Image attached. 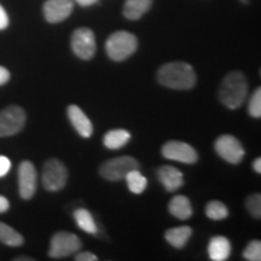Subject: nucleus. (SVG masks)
<instances>
[{"label": "nucleus", "mask_w": 261, "mask_h": 261, "mask_svg": "<svg viewBox=\"0 0 261 261\" xmlns=\"http://www.w3.org/2000/svg\"><path fill=\"white\" fill-rule=\"evenodd\" d=\"M158 81L162 86L172 90H190L196 85L197 75L189 63L171 62L160 68Z\"/></svg>", "instance_id": "1"}, {"label": "nucleus", "mask_w": 261, "mask_h": 261, "mask_svg": "<svg viewBox=\"0 0 261 261\" xmlns=\"http://www.w3.org/2000/svg\"><path fill=\"white\" fill-rule=\"evenodd\" d=\"M248 94V81L242 71H230L221 81L219 99L228 109H238L246 100Z\"/></svg>", "instance_id": "2"}, {"label": "nucleus", "mask_w": 261, "mask_h": 261, "mask_svg": "<svg viewBox=\"0 0 261 261\" xmlns=\"http://www.w3.org/2000/svg\"><path fill=\"white\" fill-rule=\"evenodd\" d=\"M138 47L136 35L126 31L113 33L106 42L108 57L115 62H122L132 56Z\"/></svg>", "instance_id": "3"}, {"label": "nucleus", "mask_w": 261, "mask_h": 261, "mask_svg": "<svg viewBox=\"0 0 261 261\" xmlns=\"http://www.w3.org/2000/svg\"><path fill=\"white\" fill-rule=\"evenodd\" d=\"M139 169V162L132 156H120L103 162L99 167V174L109 181H120L129 172Z\"/></svg>", "instance_id": "4"}, {"label": "nucleus", "mask_w": 261, "mask_h": 261, "mask_svg": "<svg viewBox=\"0 0 261 261\" xmlns=\"http://www.w3.org/2000/svg\"><path fill=\"white\" fill-rule=\"evenodd\" d=\"M42 185L47 191H60L68 180V171L65 165L58 159H50L42 168Z\"/></svg>", "instance_id": "5"}, {"label": "nucleus", "mask_w": 261, "mask_h": 261, "mask_svg": "<svg viewBox=\"0 0 261 261\" xmlns=\"http://www.w3.org/2000/svg\"><path fill=\"white\" fill-rule=\"evenodd\" d=\"M81 247H83V242L76 234L61 231V232L55 233L51 238L48 256L52 259H63L76 253Z\"/></svg>", "instance_id": "6"}, {"label": "nucleus", "mask_w": 261, "mask_h": 261, "mask_svg": "<svg viewBox=\"0 0 261 261\" xmlns=\"http://www.w3.org/2000/svg\"><path fill=\"white\" fill-rule=\"evenodd\" d=\"M25 112L18 106H10L0 112V137L17 135L25 125Z\"/></svg>", "instance_id": "7"}, {"label": "nucleus", "mask_w": 261, "mask_h": 261, "mask_svg": "<svg viewBox=\"0 0 261 261\" xmlns=\"http://www.w3.org/2000/svg\"><path fill=\"white\" fill-rule=\"evenodd\" d=\"M215 151L221 159L232 165H238L242 162V160L246 155L243 145L236 137L230 135L220 136L215 140L214 144Z\"/></svg>", "instance_id": "8"}, {"label": "nucleus", "mask_w": 261, "mask_h": 261, "mask_svg": "<svg viewBox=\"0 0 261 261\" xmlns=\"http://www.w3.org/2000/svg\"><path fill=\"white\" fill-rule=\"evenodd\" d=\"M71 50L81 60L89 61L96 54V38L89 28L76 29L71 35Z\"/></svg>", "instance_id": "9"}, {"label": "nucleus", "mask_w": 261, "mask_h": 261, "mask_svg": "<svg viewBox=\"0 0 261 261\" xmlns=\"http://www.w3.org/2000/svg\"><path fill=\"white\" fill-rule=\"evenodd\" d=\"M163 158L181 163L192 165L198 161L197 151L188 143L180 140H169L162 146Z\"/></svg>", "instance_id": "10"}, {"label": "nucleus", "mask_w": 261, "mask_h": 261, "mask_svg": "<svg viewBox=\"0 0 261 261\" xmlns=\"http://www.w3.org/2000/svg\"><path fill=\"white\" fill-rule=\"evenodd\" d=\"M37 169L31 161H23L18 167V191L23 200H31L37 191Z\"/></svg>", "instance_id": "11"}, {"label": "nucleus", "mask_w": 261, "mask_h": 261, "mask_svg": "<svg viewBox=\"0 0 261 261\" xmlns=\"http://www.w3.org/2000/svg\"><path fill=\"white\" fill-rule=\"evenodd\" d=\"M73 10V0H46L42 6V12L48 23L63 22L71 15Z\"/></svg>", "instance_id": "12"}, {"label": "nucleus", "mask_w": 261, "mask_h": 261, "mask_svg": "<svg viewBox=\"0 0 261 261\" xmlns=\"http://www.w3.org/2000/svg\"><path fill=\"white\" fill-rule=\"evenodd\" d=\"M68 117H69V121L71 126L74 127L79 135L83 138H90L93 135V126L92 122L89 117L86 116V114L83 112V109H80L77 106H71L68 107Z\"/></svg>", "instance_id": "13"}, {"label": "nucleus", "mask_w": 261, "mask_h": 261, "mask_svg": "<svg viewBox=\"0 0 261 261\" xmlns=\"http://www.w3.org/2000/svg\"><path fill=\"white\" fill-rule=\"evenodd\" d=\"M158 177L163 188L169 192L177 191L184 184V177L182 173L172 166H162L159 168Z\"/></svg>", "instance_id": "14"}, {"label": "nucleus", "mask_w": 261, "mask_h": 261, "mask_svg": "<svg viewBox=\"0 0 261 261\" xmlns=\"http://www.w3.org/2000/svg\"><path fill=\"white\" fill-rule=\"evenodd\" d=\"M231 243L226 237L214 236L208 244V255L213 261H225L230 257Z\"/></svg>", "instance_id": "15"}, {"label": "nucleus", "mask_w": 261, "mask_h": 261, "mask_svg": "<svg viewBox=\"0 0 261 261\" xmlns=\"http://www.w3.org/2000/svg\"><path fill=\"white\" fill-rule=\"evenodd\" d=\"M168 211L174 218L180 220H187L192 215V205L191 202L187 196L178 195L172 198L168 204Z\"/></svg>", "instance_id": "16"}, {"label": "nucleus", "mask_w": 261, "mask_h": 261, "mask_svg": "<svg viewBox=\"0 0 261 261\" xmlns=\"http://www.w3.org/2000/svg\"><path fill=\"white\" fill-rule=\"evenodd\" d=\"M152 0H126L123 5V16L126 18L137 21L149 11Z\"/></svg>", "instance_id": "17"}, {"label": "nucleus", "mask_w": 261, "mask_h": 261, "mask_svg": "<svg viewBox=\"0 0 261 261\" xmlns=\"http://www.w3.org/2000/svg\"><path fill=\"white\" fill-rule=\"evenodd\" d=\"M191 234L192 230L190 226H177L166 231L165 238L172 247L177 248V249H181V248L187 246Z\"/></svg>", "instance_id": "18"}, {"label": "nucleus", "mask_w": 261, "mask_h": 261, "mask_svg": "<svg viewBox=\"0 0 261 261\" xmlns=\"http://www.w3.org/2000/svg\"><path fill=\"white\" fill-rule=\"evenodd\" d=\"M130 140V133L127 129L117 128L108 130L103 138L104 146L110 150H117L125 146Z\"/></svg>", "instance_id": "19"}, {"label": "nucleus", "mask_w": 261, "mask_h": 261, "mask_svg": "<svg viewBox=\"0 0 261 261\" xmlns=\"http://www.w3.org/2000/svg\"><path fill=\"white\" fill-rule=\"evenodd\" d=\"M74 219L79 228H81V230L85 231L86 233H97L98 227L96 225V221H94L92 214H91L87 210H85V208H77V210L74 212Z\"/></svg>", "instance_id": "20"}, {"label": "nucleus", "mask_w": 261, "mask_h": 261, "mask_svg": "<svg viewBox=\"0 0 261 261\" xmlns=\"http://www.w3.org/2000/svg\"><path fill=\"white\" fill-rule=\"evenodd\" d=\"M0 242L8 247H19L24 243V238L14 227L0 223Z\"/></svg>", "instance_id": "21"}, {"label": "nucleus", "mask_w": 261, "mask_h": 261, "mask_svg": "<svg viewBox=\"0 0 261 261\" xmlns=\"http://www.w3.org/2000/svg\"><path fill=\"white\" fill-rule=\"evenodd\" d=\"M125 180L127 181V187H128L129 191L136 195L143 194L146 187H148V179L139 172V169H135V171L129 172L126 175Z\"/></svg>", "instance_id": "22"}, {"label": "nucleus", "mask_w": 261, "mask_h": 261, "mask_svg": "<svg viewBox=\"0 0 261 261\" xmlns=\"http://www.w3.org/2000/svg\"><path fill=\"white\" fill-rule=\"evenodd\" d=\"M205 215L212 220H224L228 217V210L223 202L211 201L205 205Z\"/></svg>", "instance_id": "23"}, {"label": "nucleus", "mask_w": 261, "mask_h": 261, "mask_svg": "<svg viewBox=\"0 0 261 261\" xmlns=\"http://www.w3.org/2000/svg\"><path fill=\"white\" fill-rule=\"evenodd\" d=\"M246 207L250 215L256 219L261 218V195L260 194H253L248 196L246 200Z\"/></svg>", "instance_id": "24"}, {"label": "nucleus", "mask_w": 261, "mask_h": 261, "mask_svg": "<svg viewBox=\"0 0 261 261\" xmlns=\"http://www.w3.org/2000/svg\"><path fill=\"white\" fill-rule=\"evenodd\" d=\"M248 113L252 117L255 119H260L261 117V89H257L254 91L252 98H250L249 104H248Z\"/></svg>", "instance_id": "25"}, {"label": "nucleus", "mask_w": 261, "mask_h": 261, "mask_svg": "<svg viewBox=\"0 0 261 261\" xmlns=\"http://www.w3.org/2000/svg\"><path fill=\"white\" fill-rule=\"evenodd\" d=\"M243 256L249 261H260L261 260V242L260 241H252L246 249L243 250Z\"/></svg>", "instance_id": "26"}, {"label": "nucleus", "mask_w": 261, "mask_h": 261, "mask_svg": "<svg viewBox=\"0 0 261 261\" xmlns=\"http://www.w3.org/2000/svg\"><path fill=\"white\" fill-rule=\"evenodd\" d=\"M11 169V161L6 156H0V178L5 177Z\"/></svg>", "instance_id": "27"}, {"label": "nucleus", "mask_w": 261, "mask_h": 261, "mask_svg": "<svg viewBox=\"0 0 261 261\" xmlns=\"http://www.w3.org/2000/svg\"><path fill=\"white\" fill-rule=\"evenodd\" d=\"M9 25V16L6 14L5 9L0 5V31H4Z\"/></svg>", "instance_id": "28"}, {"label": "nucleus", "mask_w": 261, "mask_h": 261, "mask_svg": "<svg viewBox=\"0 0 261 261\" xmlns=\"http://www.w3.org/2000/svg\"><path fill=\"white\" fill-rule=\"evenodd\" d=\"M75 260L76 261H97L98 257L94 255V254L90 252H83L79 253L76 256H75Z\"/></svg>", "instance_id": "29"}, {"label": "nucleus", "mask_w": 261, "mask_h": 261, "mask_svg": "<svg viewBox=\"0 0 261 261\" xmlns=\"http://www.w3.org/2000/svg\"><path fill=\"white\" fill-rule=\"evenodd\" d=\"M10 80V71L0 65V86L5 85Z\"/></svg>", "instance_id": "30"}, {"label": "nucleus", "mask_w": 261, "mask_h": 261, "mask_svg": "<svg viewBox=\"0 0 261 261\" xmlns=\"http://www.w3.org/2000/svg\"><path fill=\"white\" fill-rule=\"evenodd\" d=\"M9 208H10L9 200L6 197H4V196L0 195V214L8 212Z\"/></svg>", "instance_id": "31"}, {"label": "nucleus", "mask_w": 261, "mask_h": 261, "mask_svg": "<svg viewBox=\"0 0 261 261\" xmlns=\"http://www.w3.org/2000/svg\"><path fill=\"white\" fill-rule=\"evenodd\" d=\"M75 3H77L80 6H91L96 4L98 0H74Z\"/></svg>", "instance_id": "32"}, {"label": "nucleus", "mask_w": 261, "mask_h": 261, "mask_svg": "<svg viewBox=\"0 0 261 261\" xmlns=\"http://www.w3.org/2000/svg\"><path fill=\"white\" fill-rule=\"evenodd\" d=\"M253 169L254 171H255L256 173H261V159L260 158H257V159H255L254 160V162H253Z\"/></svg>", "instance_id": "33"}, {"label": "nucleus", "mask_w": 261, "mask_h": 261, "mask_svg": "<svg viewBox=\"0 0 261 261\" xmlns=\"http://www.w3.org/2000/svg\"><path fill=\"white\" fill-rule=\"evenodd\" d=\"M14 260L15 261H33L34 259L31 256H17V257H15Z\"/></svg>", "instance_id": "34"}]
</instances>
